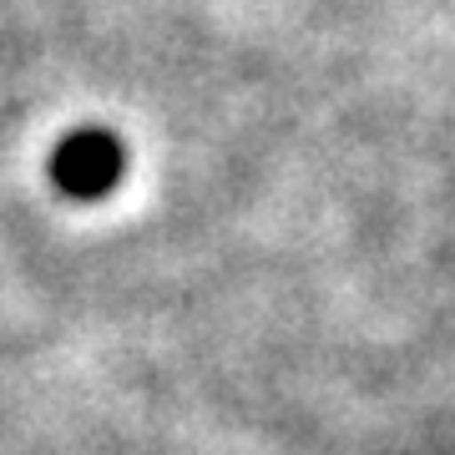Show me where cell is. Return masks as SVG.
Listing matches in <instances>:
<instances>
[{"instance_id": "obj_1", "label": "cell", "mask_w": 455, "mask_h": 455, "mask_svg": "<svg viewBox=\"0 0 455 455\" xmlns=\"http://www.w3.org/2000/svg\"><path fill=\"white\" fill-rule=\"evenodd\" d=\"M51 178H56V188L71 193V197H101L107 188H116V178H122V142L101 127L71 132V137L56 147V157H51Z\"/></svg>"}]
</instances>
